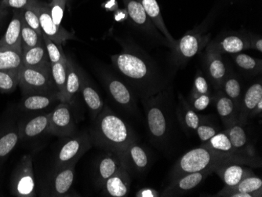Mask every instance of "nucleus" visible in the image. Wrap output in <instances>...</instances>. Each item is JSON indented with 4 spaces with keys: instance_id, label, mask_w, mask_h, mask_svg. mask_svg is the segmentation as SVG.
<instances>
[{
    "instance_id": "f257e3e1",
    "label": "nucleus",
    "mask_w": 262,
    "mask_h": 197,
    "mask_svg": "<svg viewBox=\"0 0 262 197\" xmlns=\"http://www.w3.org/2000/svg\"><path fill=\"white\" fill-rule=\"evenodd\" d=\"M111 60L129 87L141 99L162 91L163 85L158 83L157 70L142 53L123 46V52L112 56Z\"/></svg>"
},
{
    "instance_id": "f03ea898",
    "label": "nucleus",
    "mask_w": 262,
    "mask_h": 197,
    "mask_svg": "<svg viewBox=\"0 0 262 197\" xmlns=\"http://www.w3.org/2000/svg\"><path fill=\"white\" fill-rule=\"evenodd\" d=\"M226 164H239L251 167L261 166V160L257 156L227 154L200 146L190 150L177 161L170 173V180L185 173L202 170H213Z\"/></svg>"
},
{
    "instance_id": "7ed1b4c3",
    "label": "nucleus",
    "mask_w": 262,
    "mask_h": 197,
    "mask_svg": "<svg viewBox=\"0 0 262 197\" xmlns=\"http://www.w3.org/2000/svg\"><path fill=\"white\" fill-rule=\"evenodd\" d=\"M90 136L93 145L103 148L106 152L116 154L138 141L130 126L108 105H104L101 113L94 119Z\"/></svg>"
},
{
    "instance_id": "20e7f679",
    "label": "nucleus",
    "mask_w": 262,
    "mask_h": 197,
    "mask_svg": "<svg viewBox=\"0 0 262 197\" xmlns=\"http://www.w3.org/2000/svg\"><path fill=\"white\" fill-rule=\"evenodd\" d=\"M150 140L157 146L163 148L171 133L172 102L167 91L162 90L156 95L142 99Z\"/></svg>"
},
{
    "instance_id": "39448f33",
    "label": "nucleus",
    "mask_w": 262,
    "mask_h": 197,
    "mask_svg": "<svg viewBox=\"0 0 262 197\" xmlns=\"http://www.w3.org/2000/svg\"><path fill=\"white\" fill-rule=\"evenodd\" d=\"M19 86L22 95L58 94L51 74V64L39 68L22 66L19 72Z\"/></svg>"
},
{
    "instance_id": "423d86ee",
    "label": "nucleus",
    "mask_w": 262,
    "mask_h": 197,
    "mask_svg": "<svg viewBox=\"0 0 262 197\" xmlns=\"http://www.w3.org/2000/svg\"><path fill=\"white\" fill-rule=\"evenodd\" d=\"M210 33L205 35L196 29L189 31L172 46V59L177 65L186 64L210 42Z\"/></svg>"
},
{
    "instance_id": "0eeeda50",
    "label": "nucleus",
    "mask_w": 262,
    "mask_h": 197,
    "mask_svg": "<svg viewBox=\"0 0 262 197\" xmlns=\"http://www.w3.org/2000/svg\"><path fill=\"white\" fill-rule=\"evenodd\" d=\"M11 194L17 197H34L35 193L33 163L30 155H25L14 169L10 181Z\"/></svg>"
},
{
    "instance_id": "6e6552de",
    "label": "nucleus",
    "mask_w": 262,
    "mask_h": 197,
    "mask_svg": "<svg viewBox=\"0 0 262 197\" xmlns=\"http://www.w3.org/2000/svg\"><path fill=\"white\" fill-rule=\"evenodd\" d=\"M61 145L55 160L56 168L76 165L78 160L92 147L91 136L81 133L69 137Z\"/></svg>"
},
{
    "instance_id": "1a4fd4ad",
    "label": "nucleus",
    "mask_w": 262,
    "mask_h": 197,
    "mask_svg": "<svg viewBox=\"0 0 262 197\" xmlns=\"http://www.w3.org/2000/svg\"><path fill=\"white\" fill-rule=\"evenodd\" d=\"M106 91L118 106L131 115H138V105L133 91L121 79L110 73L101 75Z\"/></svg>"
},
{
    "instance_id": "9d476101",
    "label": "nucleus",
    "mask_w": 262,
    "mask_h": 197,
    "mask_svg": "<svg viewBox=\"0 0 262 197\" xmlns=\"http://www.w3.org/2000/svg\"><path fill=\"white\" fill-rule=\"evenodd\" d=\"M76 126L68 103L61 102L49 113L48 133L61 138H69L76 134Z\"/></svg>"
},
{
    "instance_id": "9b49d317",
    "label": "nucleus",
    "mask_w": 262,
    "mask_h": 197,
    "mask_svg": "<svg viewBox=\"0 0 262 197\" xmlns=\"http://www.w3.org/2000/svg\"><path fill=\"white\" fill-rule=\"evenodd\" d=\"M34 7L39 16L42 34L46 35L59 46H62L67 40L76 39H75L74 33L66 30L62 26L58 27L54 24L48 4L36 0Z\"/></svg>"
},
{
    "instance_id": "f8f14e48",
    "label": "nucleus",
    "mask_w": 262,
    "mask_h": 197,
    "mask_svg": "<svg viewBox=\"0 0 262 197\" xmlns=\"http://www.w3.org/2000/svg\"><path fill=\"white\" fill-rule=\"evenodd\" d=\"M212 173H213V170H206L178 176L171 179V182L167 187L163 189L160 196H181L185 195L201 185Z\"/></svg>"
},
{
    "instance_id": "ddd939ff",
    "label": "nucleus",
    "mask_w": 262,
    "mask_h": 197,
    "mask_svg": "<svg viewBox=\"0 0 262 197\" xmlns=\"http://www.w3.org/2000/svg\"><path fill=\"white\" fill-rule=\"evenodd\" d=\"M118 155L129 174H141L145 173L150 167L149 154L145 148L138 145V141L128 145Z\"/></svg>"
},
{
    "instance_id": "4468645a",
    "label": "nucleus",
    "mask_w": 262,
    "mask_h": 197,
    "mask_svg": "<svg viewBox=\"0 0 262 197\" xmlns=\"http://www.w3.org/2000/svg\"><path fill=\"white\" fill-rule=\"evenodd\" d=\"M248 50L247 35L238 32L225 34L216 38L207 45L206 51L217 54H235Z\"/></svg>"
},
{
    "instance_id": "2eb2a0df",
    "label": "nucleus",
    "mask_w": 262,
    "mask_h": 197,
    "mask_svg": "<svg viewBox=\"0 0 262 197\" xmlns=\"http://www.w3.org/2000/svg\"><path fill=\"white\" fill-rule=\"evenodd\" d=\"M123 2L131 21L137 28L143 32H146L149 36L157 38L162 42H166L170 47V44L165 37L159 33L157 28L155 27L138 0H123Z\"/></svg>"
},
{
    "instance_id": "dca6fc26",
    "label": "nucleus",
    "mask_w": 262,
    "mask_h": 197,
    "mask_svg": "<svg viewBox=\"0 0 262 197\" xmlns=\"http://www.w3.org/2000/svg\"><path fill=\"white\" fill-rule=\"evenodd\" d=\"M204 69L206 74L216 91L221 90L224 79L229 73L227 65L222 54L206 51L204 56Z\"/></svg>"
},
{
    "instance_id": "f3484780",
    "label": "nucleus",
    "mask_w": 262,
    "mask_h": 197,
    "mask_svg": "<svg viewBox=\"0 0 262 197\" xmlns=\"http://www.w3.org/2000/svg\"><path fill=\"white\" fill-rule=\"evenodd\" d=\"M76 165L56 168L49 184L47 195L49 196H67L75 180Z\"/></svg>"
},
{
    "instance_id": "a211bd4d",
    "label": "nucleus",
    "mask_w": 262,
    "mask_h": 197,
    "mask_svg": "<svg viewBox=\"0 0 262 197\" xmlns=\"http://www.w3.org/2000/svg\"><path fill=\"white\" fill-rule=\"evenodd\" d=\"M130 174L123 165L108 178L102 186V194L105 196L124 197L130 189Z\"/></svg>"
},
{
    "instance_id": "6ab92c4d",
    "label": "nucleus",
    "mask_w": 262,
    "mask_h": 197,
    "mask_svg": "<svg viewBox=\"0 0 262 197\" xmlns=\"http://www.w3.org/2000/svg\"><path fill=\"white\" fill-rule=\"evenodd\" d=\"M176 115L179 123L187 133L195 132L199 125L207 120V117L199 115L182 95H178Z\"/></svg>"
},
{
    "instance_id": "aec40b11",
    "label": "nucleus",
    "mask_w": 262,
    "mask_h": 197,
    "mask_svg": "<svg viewBox=\"0 0 262 197\" xmlns=\"http://www.w3.org/2000/svg\"><path fill=\"white\" fill-rule=\"evenodd\" d=\"M80 76V92L83 101L91 113V118L94 120L102 110L104 102L96 88L94 87L86 73L81 69Z\"/></svg>"
},
{
    "instance_id": "412c9836",
    "label": "nucleus",
    "mask_w": 262,
    "mask_h": 197,
    "mask_svg": "<svg viewBox=\"0 0 262 197\" xmlns=\"http://www.w3.org/2000/svg\"><path fill=\"white\" fill-rule=\"evenodd\" d=\"M121 160L118 154L107 152L100 157L95 167L94 181L98 187L102 188L104 182L121 167Z\"/></svg>"
},
{
    "instance_id": "4be33fe9",
    "label": "nucleus",
    "mask_w": 262,
    "mask_h": 197,
    "mask_svg": "<svg viewBox=\"0 0 262 197\" xmlns=\"http://www.w3.org/2000/svg\"><path fill=\"white\" fill-rule=\"evenodd\" d=\"M214 173L223 181L226 186H233L246 178L254 176L249 166L239 164H226L216 167Z\"/></svg>"
},
{
    "instance_id": "5701e85b",
    "label": "nucleus",
    "mask_w": 262,
    "mask_h": 197,
    "mask_svg": "<svg viewBox=\"0 0 262 197\" xmlns=\"http://www.w3.org/2000/svg\"><path fill=\"white\" fill-rule=\"evenodd\" d=\"M260 100H262V83L259 81L251 85L242 97L238 121L245 125L248 119L251 118V113Z\"/></svg>"
},
{
    "instance_id": "b1692460",
    "label": "nucleus",
    "mask_w": 262,
    "mask_h": 197,
    "mask_svg": "<svg viewBox=\"0 0 262 197\" xmlns=\"http://www.w3.org/2000/svg\"><path fill=\"white\" fill-rule=\"evenodd\" d=\"M213 101H215L217 113L226 128L238 121L239 110L222 90L217 91L215 95H213Z\"/></svg>"
},
{
    "instance_id": "393cba45",
    "label": "nucleus",
    "mask_w": 262,
    "mask_h": 197,
    "mask_svg": "<svg viewBox=\"0 0 262 197\" xmlns=\"http://www.w3.org/2000/svg\"><path fill=\"white\" fill-rule=\"evenodd\" d=\"M225 132L229 137L232 147L236 152L250 156H257L254 147L249 144L247 132L242 123L237 121L226 128Z\"/></svg>"
},
{
    "instance_id": "a878e982",
    "label": "nucleus",
    "mask_w": 262,
    "mask_h": 197,
    "mask_svg": "<svg viewBox=\"0 0 262 197\" xmlns=\"http://www.w3.org/2000/svg\"><path fill=\"white\" fill-rule=\"evenodd\" d=\"M0 48L21 51V14L17 10L14 14L4 36L0 39Z\"/></svg>"
},
{
    "instance_id": "bb28decb",
    "label": "nucleus",
    "mask_w": 262,
    "mask_h": 197,
    "mask_svg": "<svg viewBox=\"0 0 262 197\" xmlns=\"http://www.w3.org/2000/svg\"><path fill=\"white\" fill-rule=\"evenodd\" d=\"M232 192H242L253 195L254 197L262 196V180L260 178L253 176L246 178L233 186H226L217 192L214 196H228Z\"/></svg>"
},
{
    "instance_id": "cd10ccee",
    "label": "nucleus",
    "mask_w": 262,
    "mask_h": 197,
    "mask_svg": "<svg viewBox=\"0 0 262 197\" xmlns=\"http://www.w3.org/2000/svg\"><path fill=\"white\" fill-rule=\"evenodd\" d=\"M138 2L142 6L145 10L148 17L152 22L155 27L160 31L165 39L170 44V48L174 44L176 39H173L171 34L169 32L168 29L165 25L164 20L162 17L161 11H160V7L157 0H138Z\"/></svg>"
},
{
    "instance_id": "c85d7f7f",
    "label": "nucleus",
    "mask_w": 262,
    "mask_h": 197,
    "mask_svg": "<svg viewBox=\"0 0 262 197\" xmlns=\"http://www.w3.org/2000/svg\"><path fill=\"white\" fill-rule=\"evenodd\" d=\"M80 68L78 67L72 58L68 57L67 80L62 102L70 105L76 95L80 92Z\"/></svg>"
},
{
    "instance_id": "c756f323",
    "label": "nucleus",
    "mask_w": 262,
    "mask_h": 197,
    "mask_svg": "<svg viewBox=\"0 0 262 197\" xmlns=\"http://www.w3.org/2000/svg\"><path fill=\"white\" fill-rule=\"evenodd\" d=\"M60 101L58 94H33L22 97L20 110L24 111H39L46 110L56 101Z\"/></svg>"
},
{
    "instance_id": "7c9ffc66",
    "label": "nucleus",
    "mask_w": 262,
    "mask_h": 197,
    "mask_svg": "<svg viewBox=\"0 0 262 197\" xmlns=\"http://www.w3.org/2000/svg\"><path fill=\"white\" fill-rule=\"evenodd\" d=\"M49 129V113L39 115L24 123L19 129L20 139H33L45 133Z\"/></svg>"
},
{
    "instance_id": "2f4dec72",
    "label": "nucleus",
    "mask_w": 262,
    "mask_h": 197,
    "mask_svg": "<svg viewBox=\"0 0 262 197\" xmlns=\"http://www.w3.org/2000/svg\"><path fill=\"white\" fill-rule=\"evenodd\" d=\"M22 60L26 67L39 68L51 64L44 42L22 51Z\"/></svg>"
},
{
    "instance_id": "473e14b6",
    "label": "nucleus",
    "mask_w": 262,
    "mask_h": 197,
    "mask_svg": "<svg viewBox=\"0 0 262 197\" xmlns=\"http://www.w3.org/2000/svg\"><path fill=\"white\" fill-rule=\"evenodd\" d=\"M221 90L223 91L226 96L229 97L238 110L241 106V100H242V87H241V81L236 75L231 71H229L227 76L224 79Z\"/></svg>"
},
{
    "instance_id": "72a5a7b5",
    "label": "nucleus",
    "mask_w": 262,
    "mask_h": 197,
    "mask_svg": "<svg viewBox=\"0 0 262 197\" xmlns=\"http://www.w3.org/2000/svg\"><path fill=\"white\" fill-rule=\"evenodd\" d=\"M23 66L21 51L0 48V70L20 71Z\"/></svg>"
},
{
    "instance_id": "f704fd0d",
    "label": "nucleus",
    "mask_w": 262,
    "mask_h": 197,
    "mask_svg": "<svg viewBox=\"0 0 262 197\" xmlns=\"http://www.w3.org/2000/svg\"><path fill=\"white\" fill-rule=\"evenodd\" d=\"M68 57L62 61L51 64V74L53 80L58 91L59 99L62 102L66 92V80H67Z\"/></svg>"
},
{
    "instance_id": "c9c22d12",
    "label": "nucleus",
    "mask_w": 262,
    "mask_h": 197,
    "mask_svg": "<svg viewBox=\"0 0 262 197\" xmlns=\"http://www.w3.org/2000/svg\"><path fill=\"white\" fill-rule=\"evenodd\" d=\"M202 146L207 147V148L219 151V152H227V154H244L236 152L234 149L232 143L229 140V137L225 132H219L214 136L212 137L210 140L204 142ZM246 155H247V154H246Z\"/></svg>"
},
{
    "instance_id": "e433bc0d",
    "label": "nucleus",
    "mask_w": 262,
    "mask_h": 197,
    "mask_svg": "<svg viewBox=\"0 0 262 197\" xmlns=\"http://www.w3.org/2000/svg\"><path fill=\"white\" fill-rule=\"evenodd\" d=\"M20 139V133L17 129H10L0 134V160L5 159L12 152Z\"/></svg>"
},
{
    "instance_id": "4c0bfd02",
    "label": "nucleus",
    "mask_w": 262,
    "mask_h": 197,
    "mask_svg": "<svg viewBox=\"0 0 262 197\" xmlns=\"http://www.w3.org/2000/svg\"><path fill=\"white\" fill-rule=\"evenodd\" d=\"M233 60L235 64L243 71L251 74H257L261 72L262 62L260 59H257L246 54L238 53L233 56Z\"/></svg>"
},
{
    "instance_id": "58836bf2",
    "label": "nucleus",
    "mask_w": 262,
    "mask_h": 197,
    "mask_svg": "<svg viewBox=\"0 0 262 197\" xmlns=\"http://www.w3.org/2000/svg\"><path fill=\"white\" fill-rule=\"evenodd\" d=\"M43 42L42 36H39L32 28L29 27L21 17V48L22 51L33 48Z\"/></svg>"
},
{
    "instance_id": "ea45409f",
    "label": "nucleus",
    "mask_w": 262,
    "mask_h": 197,
    "mask_svg": "<svg viewBox=\"0 0 262 197\" xmlns=\"http://www.w3.org/2000/svg\"><path fill=\"white\" fill-rule=\"evenodd\" d=\"M19 72L0 70V92H14L19 83Z\"/></svg>"
},
{
    "instance_id": "a19ab883",
    "label": "nucleus",
    "mask_w": 262,
    "mask_h": 197,
    "mask_svg": "<svg viewBox=\"0 0 262 197\" xmlns=\"http://www.w3.org/2000/svg\"><path fill=\"white\" fill-rule=\"evenodd\" d=\"M42 39L45 43L46 49H47L51 64H55L67 57L63 51L62 46L57 45L44 34H42Z\"/></svg>"
},
{
    "instance_id": "79ce46f5",
    "label": "nucleus",
    "mask_w": 262,
    "mask_h": 197,
    "mask_svg": "<svg viewBox=\"0 0 262 197\" xmlns=\"http://www.w3.org/2000/svg\"><path fill=\"white\" fill-rule=\"evenodd\" d=\"M35 2H34V4H35ZM34 4H32L30 7L19 10V11L21 14L22 18L26 21V24L37 32L39 36H42L39 16H38L37 12H36L35 7H34Z\"/></svg>"
},
{
    "instance_id": "37998d69",
    "label": "nucleus",
    "mask_w": 262,
    "mask_h": 197,
    "mask_svg": "<svg viewBox=\"0 0 262 197\" xmlns=\"http://www.w3.org/2000/svg\"><path fill=\"white\" fill-rule=\"evenodd\" d=\"M191 95H211L208 81L201 70L198 69L194 79Z\"/></svg>"
},
{
    "instance_id": "c03bdc74",
    "label": "nucleus",
    "mask_w": 262,
    "mask_h": 197,
    "mask_svg": "<svg viewBox=\"0 0 262 197\" xmlns=\"http://www.w3.org/2000/svg\"><path fill=\"white\" fill-rule=\"evenodd\" d=\"M68 0H51L48 4L51 10V17L54 20V24L58 27H61V21L64 17V9Z\"/></svg>"
},
{
    "instance_id": "a18cd8bd",
    "label": "nucleus",
    "mask_w": 262,
    "mask_h": 197,
    "mask_svg": "<svg viewBox=\"0 0 262 197\" xmlns=\"http://www.w3.org/2000/svg\"><path fill=\"white\" fill-rule=\"evenodd\" d=\"M213 101L212 95H189L188 102L195 112H201L206 110Z\"/></svg>"
},
{
    "instance_id": "49530a36",
    "label": "nucleus",
    "mask_w": 262,
    "mask_h": 197,
    "mask_svg": "<svg viewBox=\"0 0 262 197\" xmlns=\"http://www.w3.org/2000/svg\"><path fill=\"white\" fill-rule=\"evenodd\" d=\"M201 142H206L210 140L212 137L219 133V128L212 123L207 122V120L199 125L196 130H195Z\"/></svg>"
},
{
    "instance_id": "de8ad7c7",
    "label": "nucleus",
    "mask_w": 262,
    "mask_h": 197,
    "mask_svg": "<svg viewBox=\"0 0 262 197\" xmlns=\"http://www.w3.org/2000/svg\"><path fill=\"white\" fill-rule=\"evenodd\" d=\"M35 1V0H2V2L0 4V7L20 10L30 7Z\"/></svg>"
},
{
    "instance_id": "09e8293b",
    "label": "nucleus",
    "mask_w": 262,
    "mask_h": 197,
    "mask_svg": "<svg viewBox=\"0 0 262 197\" xmlns=\"http://www.w3.org/2000/svg\"><path fill=\"white\" fill-rule=\"evenodd\" d=\"M248 49H254L262 52V39L257 35H247Z\"/></svg>"
},
{
    "instance_id": "8fccbe9b",
    "label": "nucleus",
    "mask_w": 262,
    "mask_h": 197,
    "mask_svg": "<svg viewBox=\"0 0 262 197\" xmlns=\"http://www.w3.org/2000/svg\"><path fill=\"white\" fill-rule=\"evenodd\" d=\"M138 197H158L160 194L156 189L151 188H143L136 193Z\"/></svg>"
},
{
    "instance_id": "3c124183",
    "label": "nucleus",
    "mask_w": 262,
    "mask_h": 197,
    "mask_svg": "<svg viewBox=\"0 0 262 197\" xmlns=\"http://www.w3.org/2000/svg\"><path fill=\"white\" fill-rule=\"evenodd\" d=\"M262 113V100H260L259 101L258 104H257L256 108H254V111L251 113V117H256V116H258V115L261 114Z\"/></svg>"
},
{
    "instance_id": "603ef678",
    "label": "nucleus",
    "mask_w": 262,
    "mask_h": 197,
    "mask_svg": "<svg viewBox=\"0 0 262 197\" xmlns=\"http://www.w3.org/2000/svg\"><path fill=\"white\" fill-rule=\"evenodd\" d=\"M7 13H8V10L7 9L3 8V7H0V23L2 21L3 19L7 15Z\"/></svg>"
}]
</instances>
